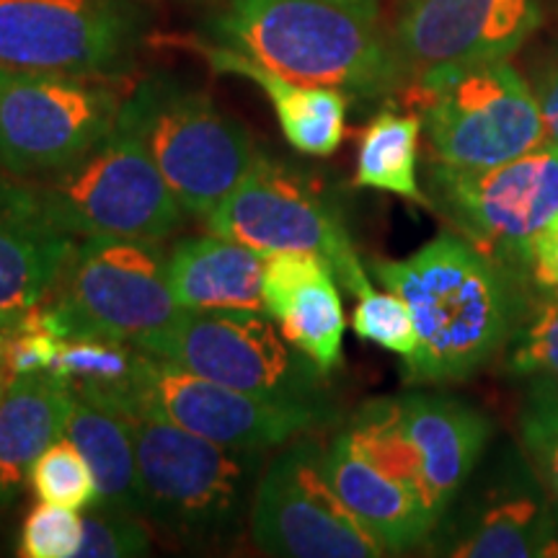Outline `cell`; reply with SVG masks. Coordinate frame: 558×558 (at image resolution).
Instances as JSON below:
<instances>
[{
    "mask_svg": "<svg viewBox=\"0 0 558 558\" xmlns=\"http://www.w3.org/2000/svg\"><path fill=\"white\" fill-rule=\"evenodd\" d=\"M373 275L403 298L414 318L411 386L458 383L486 367L507 349L527 288L456 230L401 262H373Z\"/></svg>",
    "mask_w": 558,
    "mask_h": 558,
    "instance_id": "cell-1",
    "label": "cell"
},
{
    "mask_svg": "<svg viewBox=\"0 0 558 558\" xmlns=\"http://www.w3.org/2000/svg\"><path fill=\"white\" fill-rule=\"evenodd\" d=\"M205 32L215 45L284 78L360 99H378L407 83L378 16L331 0H228Z\"/></svg>",
    "mask_w": 558,
    "mask_h": 558,
    "instance_id": "cell-2",
    "label": "cell"
},
{
    "mask_svg": "<svg viewBox=\"0 0 558 558\" xmlns=\"http://www.w3.org/2000/svg\"><path fill=\"white\" fill-rule=\"evenodd\" d=\"M124 418L137 450L143 518L184 546L233 541L251 518L269 450L228 448L163 418Z\"/></svg>",
    "mask_w": 558,
    "mask_h": 558,
    "instance_id": "cell-3",
    "label": "cell"
},
{
    "mask_svg": "<svg viewBox=\"0 0 558 558\" xmlns=\"http://www.w3.org/2000/svg\"><path fill=\"white\" fill-rule=\"evenodd\" d=\"M117 124L143 143L181 207L197 218L233 192L256 156L246 124L171 75H150L135 86Z\"/></svg>",
    "mask_w": 558,
    "mask_h": 558,
    "instance_id": "cell-4",
    "label": "cell"
},
{
    "mask_svg": "<svg viewBox=\"0 0 558 558\" xmlns=\"http://www.w3.org/2000/svg\"><path fill=\"white\" fill-rule=\"evenodd\" d=\"M135 347L256 399L331 411L324 373L262 311L181 308L169 326Z\"/></svg>",
    "mask_w": 558,
    "mask_h": 558,
    "instance_id": "cell-5",
    "label": "cell"
},
{
    "mask_svg": "<svg viewBox=\"0 0 558 558\" xmlns=\"http://www.w3.org/2000/svg\"><path fill=\"white\" fill-rule=\"evenodd\" d=\"M29 190L47 218L81 241H163L186 215L143 143L117 122L94 150Z\"/></svg>",
    "mask_w": 558,
    "mask_h": 558,
    "instance_id": "cell-6",
    "label": "cell"
},
{
    "mask_svg": "<svg viewBox=\"0 0 558 558\" xmlns=\"http://www.w3.org/2000/svg\"><path fill=\"white\" fill-rule=\"evenodd\" d=\"M427 207L481 254L527 284V251L558 215V145L486 169L427 163Z\"/></svg>",
    "mask_w": 558,
    "mask_h": 558,
    "instance_id": "cell-7",
    "label": "cell"
},
{
    "mask_svg": "<svg viewBox=\"0 0 558 558\" xmlns=\"http://www.w3.org/2000/svg\"><path fill=\"white\" fill-rule=\"evenodd\" d=\"M47 300L50 305H37V313L62 339L99 337L137 344L181 311L169 284V254L158 241L137 239L81 241Z\"/></svg>",
    "mask_w": 558,
    "mask_h": 558,
    "instance_id": "cell-8",
    "label": "cell"
},
{
    "mask_svg": "<svg viewBox=\"0 0 558 558\" xmlns=\"http://www.w3.org/2000/svg\"><path fill=\"white\" fill-rule=\"evenodd\" d=\"M111 81L0 68V166L45 179L94 150L124 101Z\"/></svg>",
    "mask_w": 558,
    "mask_h": 558,
    "instance_id": "cell-9",
    "label": "cell"
},
{
    "mask_svg": "<svg viewBox=\"0 0 558 558\" xmlns=\"http://www.w3.org/2000/svg\"><path fill=\"white\" fill-rule=\"evenodd\" d=\"M209 233L259 251H308L329 262L344 290L357 295L369 277L344 220L313 179L269 153H256L233 192L205 218Z\"/></svg>",
    "mask_w": 558,
    "mask_h": 558,
    "instance_id": "cell-10",
    "label": "cell"
},
{
    "mask_svg": "<svg viewBox=\"0 0 558 558\" xmlns=\"http://www.w3.org/2000/svg\"><path fill=\"white\" fill-rule=\"evenodd\" d=\"M414 90L429 158L439 163L486 169L546 143L533 88L509 60L458 70Z\"/></svg>",
    "mask_w": 558,
    "mask_h": 558,
    "instance_id": "cell-11",
    "label": "cell"
},
{
    "mask_svg": "<svg viewBox=\"0 0 558 558\" xmlns=\"http://www.w3.org/2000/svg\"><path fill=\"white\" fill-rule=\"evenodd\" d=\"M145 32L140 0H0V68L120 78Z\"/></svg>",
    "mask_w": 558,
    "mask_h": 558,
    "instance_id": "cell-12",
    "label": "cell"
},
{
    "mask_svg": "<svg viewBox=\"0 0 558 558\" xmlns=\"http://www.w3.org/2000/svg\"><path fill=\"white\" fill-rule=\"evenodd\" d=\"M254 546L282 558H378L383 548L349 512L311 432L292 437L264 469L251 505Z\"/></svg>",
    "mask_w": 558,
    "mask_h": 558,
    "instance_id": "cell-13",
    "label": "cell"
},
{
    "mask_svg": "<svg viewBox=\"0 0 558 558\" xmlns=\"http://www.w3.org/2000/svg\"><path fill=\"white\" fill-rule=\"evenodd\" d=\"M486 458V456H484ZM469 478L437 527L429 546L456 558L558 556L556 499L533 469L522 445L505 442Z\"/></svg>",
    "mask_w": 558,
    "mask_h": 558,
    "instance_id": "cell-14",
    "label": "cell"
},
{
    "mask_svg": "<svg viewBox=\"0 0 558 558\" xmlns=\"http://www.w3.org/2000/svg\"><path fill=\"white\" fill-rule=\"evenodd\" d=\"M120 416L163 418L218 445L275 450L292 437L326 427L331 411L264 401L140 349Z\"/></svg>",
    "mask_w": 558,
    "mask_h": 558,
    "instance_id": "cell-15",
    "label": "cell"
},
{
    "mask_svg": "<svg viewBox=\"0 0 558 558\" xmlns=\"http://www.w3.org/2000/svg\"><path fill=\"white\" fill-rule=\"evenodd\" d=\"M538 24V0H403L390 45L403 81L418 88L458 70L509 60Z\"/></svg>",
    "mask_w": 558,
    "mask_h": 558,
    "instance_id": "cell-16",
    "label": "cell"
},
{
    "mask_svg": "<svg viewBox=\"0 0 558 558\" xmlns=\"http://www.w3.org/2000/svg\"><path fill=\"white\" fill-rule=\"evenodd\" d=\"M329 262L308 251L264 259V311L279 333L329 375L344 360V305Z\"/></svg>",
    "mask_w": 558,
    "mask_h": 558,
    "instance_id": "cell-17",
    "label": "cell"
},
{
    "mask_svg": "<svg viewBox=\"0 0 558 558\" xmlns=\"http://www.w3.org/2000/svg\"><path fill=\"white\" fill-rule=\"evenodd\" d=\"M396 403L416 450L424 499L439 522L486 456L494 427L484 411L445 393H409Z\"/></svg>",
    "mask_w": 558,
    "mask_h": 558,
    "instance_id": "cell-18",
    "label": "cell"
},
{
    "mask_svg": "<svg viewBox=\"0 0 558 558\" xmlns=\"http://www.w3.org/2000/svg\"><path fill=\"white\" fill-rule=\"evenodd\" d=\"M326 473L333 492L373 535L383 554H403L424 546L437 527L422 494L369 460L347 427L326 448Z\"/></svg>",
    "mask_w": 558,
    "mask_h": 558,
    "instance_id": "cell-19",
    "label": "cell"
},
{
    "mask_svg": "<svg viewBox=\"0 0 558 558\" xmlns=\"http://www.w3.org/2000/svg\"><path fill=\"white\" fill-rule=\"evenodd\" d=\"M78 241L47 218L29 184L0 181V311L26 313L58 288Z\"/></svg>",
    "mask_w": 558,
    "mask_h": 558,
    "instance_id": "cell-20",
    "label": "cell"
},
{
    "mask_svg": "<svg viewBox=\"0 0 558 558\" xmlns=\"http://www.w3.org/2000/svg\"><path fill=\"white\" fill-rule=\"evenodd\" d=\"M192 50L202 54L218 73L239 75L259 86L275 109L284 140L298 153L326 158L339 150L347 135L349 101L344 90L290 81L215 41H192Z\"/></svg>",
    "mask_w": 558,
    "mask_h": 558,
    "instance_id": "cell-21",
    "label": "cell"
},
{
    "mask_svg": "<svg viewBox=\"0 0 558 558\" xmlns=\"http://www.w3.org/2000/svg\"><path fill=\"white\" fill-rule=\"evenodd\" d=\"M264 259L259 251L209 233L169 251V284L181 308L262 311Z\"/></svg>",
    "mask_w": 558,
    "mask_h": 558,
    "instance_id": "cell-22",
    "label": "cell"
},
{
    "mask_svg": "<svg viewBox=\"0 0 558 558\" xmlns=\"http://www.w3.org/2000/svg\"><path fill=\"white\" fill-rule=\"evenodd\" d=\"M73 407L75 390L58 375L47 369L13 375L0 403V484L11 494L29 478L34 460L65 437Z\"/></svg>",
    "mask_w": 558,
    "mask_h": 558,
    "instance_id": "cell-23",
    "label": "cell"
},
{
    "mask_svg": "<svg viewBox=\"0 0 558 558\" xmlns=\"http://www.w3.org/2000/svg\"><path fill=\"white\" fill-rule=\"evenodd\" d=\"M65 437L83 452L90 471H94L96 486H99L96 507L143 518L137 450L128 418L90 407L88 401L75 396Z\"/></svg>",
    "mask_w": 558,
    "mask_h": 558,
    "instance_id": "cell-24",
    "label": "cell"
},
{
    "mask_svg": "<svg viewBox=\"0 0 558 558\" xmlns=\"http://www.w3.org/2000/svg\"><path fill=\"white\" fill-rule=\"evenodd\" d=\"M418 137L422 117L383 109L362 132L354 184L427 205V194L416 177Z\"/></svg>",
    "mask_w": 558,
    "mask_h": 558,
    "instance_id": "cell-25",
    "label": "cell"
},
{
    "mask_svg": "<svg viewBox=\"0 0 558 558\" xmlns=\"http://www.w3.org/2000/svg\"><path fill=\"white\" fill-rule=\"evenodd\" d=\"M507 347V367L512 373L558 380V290L527 284Z\"/></svg>",
    "mask_w": 558,
    "mask_h": 558,
    "instance_id": "cell-26",
    "label": "cell"
},
{
    "mask_svg": "<svg viewBox=\"0 0 558 558\" xmlns=\"http://www.w3.org/2000/svg\"><path fill=\"white\" fill-rule=\"evenodd\" d=\"M527 378L518 424L520 445L550 497L558 501V380L546 375Z\"/></svg>",
    "mask_w": 558,
    "mask_h": 558,
    "instance_id": "cell-27",
    "label": "cell"
},
{
    "mask_svg": "<svg viewBox=\"0 0 558 558\" xmlns=\"http://www.w3.org/2000/svg\"><path fill=\"white\" fill-rule=\"evenodd\" d=\"M29 484L39 501L88 512L99 501V486L83 452L68 437L58 439L34 460Z\"/></svg>",
    "mask_w": 558,
    "mask_h": 558,
    "instance_id": "cell-28",
    "label": "cell"
},
{
    "mask_svg": "<svg viewBox=\"0 0 558 558\" xmlns=\"http://www.w3.org/2000/svg\"><path fill=\"white\" fill-rule=\"evenodd\" d=\"M357 308L352 313V329L362 341L378 344L388 352L411 357L416 349V326L409 305L393 290H375L373 282L362 288Z\"/></svg>",
    "mask_w": 558,
    "mask_h": 558,
    "instance_id": "cell-29",
    "label": "cell"
},
{
    "mask_svg": "<svg viewBox=\"0 0 558 558\" xmlns=\"http://www.w3.org/2000/svg\"><path fill=\"white\" fill-rule=\"evenodd\" d=\"M83 512L39 501L21 527L19 554L24 558H78Z\"/></svg>",
    "mask_w": 558,
    "mask_h": 558,
    "instance_id": "cell-30",
    "label": "cell"
},
{
    "mask_svg": "<svg viewBox=\"0 0 558 558\" xmlns=\"http://www.w3.org/2000/svg\"><path fill=\"white\" fill-rule=\"evenodd\" d=\"M150 550L145 518L90 507L83 512V546L78 558H137Z\"/></svg>",
    "mask_w": 558,
    "mask_h": 558,
    "instance_id": "cell-31",
    "label": "cell"
},
{
    "mask_svg": "<svg viewBox=\"0 0 558 558\" xmlns=\"http://www.w3.org/2000/svg\"><path fill=\"white\" fill-rule=\"evenodd\" d=\"M527 284L558 290V215L530 243Z\"/></svg>",
    "mask_w": 558,
    "mask_h": 558,
    "instance_id": "cell-32",
    "label": "cell"
},
{
    "mask_svg": "<svg viewBox=\"0 0 558 558\" xmlns=\"http://www.w3.org/2000/svg\"><path fill=\"white\" fill-rule=\"evenodd\" d=\"M530 88H533L535 101H538L546 140L558 145V52L541 68L538 78L533 81Z\"/></svg>",
    "mask_w": 558,
    "mask_h": 558,
    "instance_id": "cell-33",
    "label": "cell"
},
{
    "mask_svg": "<svg viewBox=\"0 0 558 558\" xmlns=\"http://www.w3.org/2000/svg\"><path fill=\"white\" fill-rule=\"evenodd\" d=\"M29 313V311H26ZM26 313H5L0 311V365H5V349H9V341L13 331L19 329L21 320L26 318Z\"/></svg>",
    "mask_w": 558,
    "mask_h": 558,
    "instance_id": "cell-34",
    "label": "cell"
},
{
    "mask_svg": "<svg viewBox=\"0 0 558 558\" xmlns=\"http://www.w3.org/2000/svg\"><path fill=\"white\" fill-rule=\"evenodd\" d=\"M331 3L347 5V9L367 13V16H378V0H331Z\"/></svg>",
    "mask_w": 558,
    "mask_h": 558,
    "instance_id": "cell-35",
    "label": "cell"
},
{
    "mask_svg": "<svg viewBox=\"0 0 558 558\" xmlns=\"http://www.w3.org/2000/svg\"><path fill=\"white\" fill-rule=\"evenodd\" d=\"M11 380H13V373H11V369L5 367V365H0V403H3L5 393H9Z\"/></svg>",
    "mask_w": 558,
    "mask_h": 558,
    "instance_id": "cell-36",
    "label": "cell"
},
{
    "mask_svg": "<svg viewBox=\"0 0 558 558\" xmlns=\"http://www.w3.org/2000/svg\"><path fill=\"white\" fill-rule=\"evenodd\" d=\"M13 499H16V494H11V492H9V488H5L3 484H0V512H3V509H5V507H9Z\"/></svg>",
    "mask_w": 558,
    "mask_h": 558,
    "instance_id": "cell-37",
    "label": "cell"
}]
</instances>
